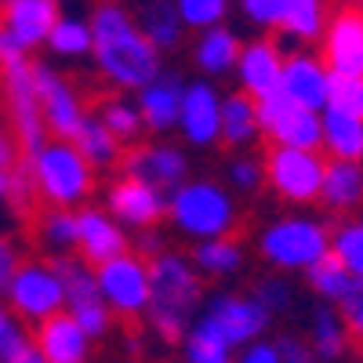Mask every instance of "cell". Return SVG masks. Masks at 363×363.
<instances>
[{"label": "cell", "mask_w": 363, "mask_h": 363, "mask_svg": "<svg viewBox=\"0 0 363 363\" xmlns=\"http://www.w3.org/2000/svg\"><path fill=\"white\" fill-rule=\"evenodd\" d=\"M229 178H233V186H236L240 193H258V189L265 186V182H262V164L251 160V157L233 160V164H229Z\"/></svg>", "instance_id": "cell-44"}, {"label": "cell", "mask_w": 363, "mask_h": 363, "mask_svg": "<svg viewBox=\"0 0 363 363\" xmlns=\"http://www.w3.org/2000/svg\"><path fill=\"white\" fill-rule=\"evenodd\" d=\"M327 77H330V73H327V66L320 62V58L294 51V55L284 58L280 91H284L294 106L316 113V109L327 106Z\"/></svg>", "instance_id": "cell-16"}, {"label": "cell", "mask_w": 363, "mask_h": 363, "mask_svg": "<svg viewBox=\"0 0 363 363\" xmlns=\"http://www.w3.org/2000/svg\"><path fill=\"white\" fill-rule=\"evenodd\" d=\"M178 124L186 131V138L193 145H211L218 142V128H222V102L215 95V87L196 80L186 87V99H182V113Z\"/></svg>", "instance_id": "cell-21"}, {"label": "cell", "mask_w": 363, "mask_h": 363, "mask_svg": "<svg viewBox=\"0 0 363 363\" xmlns=\"http://www.w3.org/2000/svg\"><path fill=\"white\" fill-rule=\"evenodd\" d=\"M356 284H359V280L335 258V251H327L316 265H309V287H313L320 298H327V301H345Z\"/></svg>", "instance_id": "cell-30"}, {"label": "cell", "mask_w": 363, "mask_h": 363, "mask_svg": "<svg viewBox=\"0 0 363 363\" xmlns=\"http://www.w3.org/2000/svg\"><path fill=\"white\" fill-rule=\"evenodd\" d=\"M18 58H26V48L8 33V29H0V69L11 66V62H18Z\"/></svg>", "instance_id": "cell-48"}, {"label": "cell", "mask_w": 363, "mask_h": 363, "mask_svg": "<svg viewBox=\"0 0 363 363\" xmlns=\"http://www.w3.org/2000/svg\"><path fill=\"white\" fill-rule=\"evenodd\" d=\"M48 48L62 58H80L91 51V26L84 18H58L51 37H48Z\"/></svg>", "instance_id": "cell-34"}, {"label": "cell", "mask_w": 363, "mask_h": 363, "mask_svg": "<svg viewBox=\"0 0 363 363\" xmlns=\"http://www.w3.org/2000/svg\"><path fill=\"white\" fill-rule=\"evenodd\" d=\"M77 247H80V262L91 269H102L106 262L128 255V240L116 229V222H109L102 211L84 207L77 215Z\"/></svg>", "instance_id": "cell-17"}, {"label": "cell", "mask_w": 363, "mask_h": 363, "mask_svg": "<svg viewBox=\"0 0 363 363\" xmlns=\"http://www.w3.org/2000/svg\"><path fill=\"white\" fill-rule=\"evenodd\" d=\"M327 0H287V11L280 18V33L291 37V40H320L323 29H327Z\"/></svg>", "instance_id": "cell-28"}, {"label": "cell", "mask_w": 363, "mask_h": 363, "mask_svg": "<svg viewBox=\"0 0 363 363\" xmlns=\"http://www.w3.org/2000/svg\"><path fill=\"white\" fill-rule=\"evenodd\" d=\"M349 4H356V8H363V0H349Z\"/></svg>", "instance_id": "cell-52"}, {"label": "cell", "mask_w": 363, "mask_h": 363, "mask_svg": "<svg viewBox=\"0 0 363 363\" xmlns=\"http://www.w3.org/2000/svg\"><path fill=\"white\" fill-rule=\"evenodd\" d=\"M255 138H258V102L247 91H233L229 99H222L218 142H222V149H240Z\"/></svg>", "instance_id": "cell-25"}, {"label": "cell", "mask_w": 363, "mask_h": 363, "mask_svg": "<svg viewBox=\"0 0 363 363\" xmlns=\"http://www.w3.org/2000/svg\"><path fill=\"white\" fill-rule=\"evenodd\" d=\"M120 174H135L142 182H149L153 189H174L182 186L186 178V157L178 153L174 145H145V142H135V145H124L120 157L113 164Z\"/></svg>", "instance_id": "cell-13"}, {"label": "cell", "mask_w": 363, "mask_h": 363, "mask_svg": "<svg viewBox=\"0 0 363 363\" xmlns=\"http://www.w3.org/2000/svg\"><path fill=\"white\" fill-rule=\"evenodd\" d=\"M167 211H171V222L189 236H203V240L247 236V225L240 222L229 193L218 189L215 182H189V186H178Z\"/></svg>", "instance_id": "cell-5"}, {"label": "cell", "mask_w": 363, "mask_h": 363, "mask_svg": "<svg viewBox=\"0 0 363 363\" xmlns=\"http://www.w3.org/2000/svg\"><path fill=\"white\" fill-rule=\"evenodd\" d=\"M240 11H244L247 22H255V26L277 29L284 11H287V0H240Z\"/></svg>", "instance_id": "cell-43"}, {"label": "cell", "mask_w": 363, "mask_h": 363, "mask_svg": "<svg viewBox=\"0 0 363 363\" xmlns=\"http://www.w3.org/2000/svg\"><path fill=\"white\" fill-rule=\"evenodd\" d=\"M174 11H178L182 26L211 29V26H222V18L229 11V0H174Z\"/></svg>", "instance_id": "cell-38"}, {"label": "cell", "mask_w": 363, "mask_h": 363, "mask_svg": "<svg viewBox=\"0 0 363 363\" xmlns=\"http://www.w3.org/2000/svg\"><path fill=\"white\" fill-rule=\"evenodd\" d=\"M0 91H4V113H8V128L18 142V153L22 164H29L44 142V113H40V99H37V87H33V62H18L0 69Z\"/></svg>", "instance_id": "cell-7"}, {"label": "cell", "mask_w": 363, "mask_h": 363, "mask_svg": "<svg viewBox=\"0 0 363 363\" xmlns=\"http://www.w3.org/2000/svg\"><path fill=\"white\" fill-rule=\"evenodd\" d=\"M102 124L106 131L120 142V145H135L142 142V116H138V106H128L124 99H116V95H106L102 99Z\"/></svg>", "instance_id": "cell-32"}, {"label": "cell", "mask_w": 363, "mask_h": 363, "mask_svg": "<svg viewBox=\"0 0 363 363\" xmlns=\"http://www.w3.org/2000/svg\"><path fill=\"white\" fill-rule=\"evenodd\" d=\"M95 280L102 298L109 301V313L120 320L124 327L128 345L142 349V330H145V309L149 298H153V287H149V265L142 255L128 251L113 262H106L102 269H95Z\"/></svg>", "instance_id": "cell-3"}, {"label": "cell", "mask_w": 363, "mask_h": 363, "mask_svg": "<svg viewBox=\"0 0 363 363\" xmlns=\"http://www.w3.org/2000/svg\"><path fill=\"white\" fill-rule=\"evenodd\" d=\"M91 51L102 77L116 87H145L160 77V51L142 37L131 11L116 0H99L91 11Z\"/></svg>", "instance_id": "cell-1"}, {"label": "cell", "mask_w": 363, "mask_h": 363, "mask_svg": "<svg viewBox=\"0 0 363 363\" xmlns=\"http://www.w3.org/2000/svg\"><path fill=\"white\" fill-rule=\"evenodd\" d=\"M8 294H11L15 313L33 323L62 313V301H66L62 280L55 277V269L48 262H22L15 280L8 284Z\"/></svg>", "instance_id": "cell-11"}, {"label": "cell", "mask_w": 363, "mask_h": 363, "mask_svg": "<svg viewBox=\"0 0 363 363\" xmlns=\"http://www.w3.org/2000/svg\"><path fill=\"white\" fill-rule=\"evenodd\" d=\"M33 349L44 363H84L87 359V335L77 327L69 313H55L37 323Z\"/></svg>", "instance_id": "cell-19"}, {"label": "cell", "mask_w": 363, "mask_h": 363, "mask_svg": "<svg viewBox=\"0 0 363 363\" xmlns=\"http://www.w3.org/2000/svg\"><path fill=\"white\" fill-rule=\"evenodd\" d=\"M109 211L120 222L149 229L167 211V203H164V193L153 189L149 182H142L135 174H120L109 186Z\"/></svg>", "instance_id": "cell-15"}, {"label": "cell", "mask_w": 363, "mask_h": 363, "mask_svg": "<svg viewBox=\"0 0 363 363\" xmlns=\"http://www.w3.org/2000/svg\"><path fill=\"white\" fill-rule=\"evenodd\" d=\"M37 229H40V236L48 240L51 247H73L77 244V215L73 211L44 207L40 218H37Z\"/></svg>", "instance_id": "cell-39"}, {"label": "cell", "mask_w": 363, "mask_h": 363, "mask_svg": "<svg viewBox=\"0 0 363 363\" xmlns=\"http://www.w3.org/2000/svg\"><path fill=\"white\" fill-rule=\"evenodd\" d=\"M58 18L62 15H58V4H51V0H11V4L0 8V29H8L26 51L44 44Z\"/></svg>", "instance_id": "cell-20"}, {"label": "cell", "mask_w": 363, "mask_h": 363, "mask_svg": "<svg viewBox=\"0 0 363 363\" xmlns=\"http://www.w3.org/2000/svg\"><path fill=\"white\" fill-rule=\"evenodd\" d=\"M323 149L330 153V160H345V164H363V120L327 109L323 120Z\"/></svg>", "instance_id": "cell-24"}, {"label": "cell", "mask_w": 363, "mask_h": 363, "mask_svg": "<svg viewBox=\"0 0 363 363\" xmlns=\"http://www.w3.org/2000/svg\"><path fill=\"white\" fill-rule=\"evenodd\" d=\"M4 4H11V0H0V8H4Z\"/></svg>", "instance_id": "cell-53"}, {"label": "cell", "mask_w": 363, "mask_h": 363, "mask_svg": "<svg viewBox=\"0 0 363 363\" xmlns=\"http://www.w3.org/2000/svg\"><path fill=\"white\" fill-rule=\"evenodd\" d=\"M258 306L265 309V313H287L291 309V301H294V294H291V284L287 280H277V277H265V280H258L255 284V294H251Z\"/></svg>", "instance_id": "cell-42"}, {"label": "cell", "mask_w": 363, "mask_h": 363, "mask_svg": "<svg viewBox=\"0 0 363 363\" xmlns=\"http://www.w3.org/2000/svg\"><path fill=\"white\" fill-rule=\"evenodd\" d=\"M258 102V135L262 142L287 145V149H323V128L320 116L294 106L284 91H269Z\"/></svg>", "instance_id": "cell-8"}, {"label": "cell", "mask_w": 363, "mask_h": 363, "mask_svg": "<svg viewBox=\"0 0 363 363\" xmlns=\"http://www.w3.org/2000/svg\"><path fill=\"white\" fill-rule=\"evenodd\" d=\"M240 51H244V44H240V37L233 33V29L225 26H211L203 29V37L196 40V66L207 73V77H225L229 69H236V58Z\"/></svg>", "instance_id": "cell-26"}, {"label": "cell", "mask_w": 363, "mask_h": 363, "mask_svg": "<svg viewBox=\"0 0 363 363\" xmlns=\"http://www.w3.org/2000/svg\"><path fill=\"white\" fill-rule=\"evenodd\" d=\"M262 182L287 203H320L327 157L320 149H287L262 142Z\"/></svg>", "instance_id": "cell-6"}, {"label": "cell", "mask_w": 363, "mask_h": 363, "mask_svg": "<svg viewBox=\"0 0 363 363\" xmlns=\"http://www.w3.org/2000/svg\"><path fill=\"white\" fill-rule=\"evenodd\" d=\"M244 258V236H218L196 247V265L207 277H225Z\"/></svg>", "instance_id": "cell-33"}, {"label": "cell", "mask_w": 363, "mask_h": 363, "mask_svg": "<svg viewBox=\"0 0 363 363\" xmlns=\"http://www.w3.org/2000/svg\"><path fill=\"white\" fill-rule=\"evenodd\" d=\"M272 349H277V359H280V363H320L316 352L301 342V338H294V335H280Z\"/></svg>", "instance_id": "cell-45"}, {"label": "cell", "mask_w": 363, "mask_h": 363, "mask_svg": "<svg viewBox=\"0 0 363 363\" xmlns=\"http://www.w3.org/2000/svg\"><path fill=\"white\" fill-rule=\"evenodd\" d=\"M182 99H186V84H182L178 73H164L157 80H149L142 87V99H138V116L149 131H171L178 124V113H182Z\"/></svg>", "instance_id": "cell-22"}, {"label": "cell", "mask_w": 363, "mask_h": 363, "mask_svg": "<svg viewBox=\"0 0 363 363\" xmlns=\"http://www.w3.org/2000/svg\"><path fill=\"white\" fill-rule=\"evenodd\" d=\"M22 251L11 244L8 236H0V287H8L11 280H15V272L22 269Z\"/></svg>", "instance_id": "cell-46"}, {"label": "cell", "mask_w": 363, "mask_h": 363, "mask_svg": "<svg viewBox=\"0 0 363 363\" xmlns=\"http://www.w3.org/2000/svg\"><path fill=\"white\" fill-rule=\"evenodd\" d=\"M262 258L277 269H309L330 251V236L320 222L284 218L262 236Z\"/></svg>", "instance_id": "cell-9"}, {"label": "cell", "mask_w": 363, "mask_h": 363, "mask_svg": "<svg viewBox=\"0 0 363 363\" xmlns=\"http://www.w3.org/2000/svg\"><path fill=\"white\" fill-rule=\"evenodd\" d=\"M18 164H22L18 142H15V135H11V128H8V120L0 116V167H4V171H15Z\"/></svg>", "instance_id": "cell-47"}, {"label": "cell", "mask_w": 363, "mask_h": 363, "mask_svg": "<svg viewBox=\"0 0 363 363\" xmlns=\"http://www.w3.org/2000/svg\"><path fill=\"white\" fill-rule=\"evenodd\" d=\"M313 352L323 359H338L345 352V335H342V320L335 316V309L320 306L313 313Z\"/></svg>", "instance_id": "cell-35"}, {"label": "cell", "mask_w": 363, "mask_h": 363, "mask_svg": "<svg viewBox=\"0 0 363 363\" xmlns=\"http://www.w3.org/2000/svg\"><path fill=\"white\" fill-rule=\"evenodd\" d=\"M189 363H229V345L207 320L189 335Z\"/></svg>", "instance_id": "cell-40"}, {"label": "cell", "mask_w": 363, "mask_h": 363, "mask_svg": "<svg viewBox=\"0 0 363 363\" xmlns=\"http://www.w3.org/2000/svg\"><path fill=\"white\" fill-rule=\"evenodd\" d=\"M73 149H77V153H80L91 167H113L124 145H120V142L106 131V124H102L99 116H84L80 131L73 135Z\"/></svg>", "instance_id": "cell-29"}, {"label": "cell", "mask_w": 363, "mask_h": 363, "mask_svg": "<svg viewBox=\"0 0 363 363\" xmlns=\"http://www.w3.org/2000/svg\"><path fill=\"white\" fill-rule=\"evenodd\" d=\"M211 327L225 338V345H244L251 338H258L269 327V313L247 294H222L211 301V313L203 316Z\"/></svg>", "instance_id": "cell-14"}, {"label": "cell", "mask_w": 363, "mask_h": 363, "mask_svg": "<svg viewBox=\"0 0 363 363\" xmlns=\"http://www.w3.org/2000/svg\"><path fill=\"white\" fill-rule=\"evenodd\" d=\"M327 109H338L363 120V77L330 73L327 77Z\"/></svg>", "instance_id": "cell-36"}, {"label": "cell", "mask_w": 363, "mask_h": 363, "mask_svg": "<svg viewBox=\"0 0 363 363\" xmlns=\"http://www.w3.org/2000/svg\"><path fill=\"white\" fill-rule=\"evenodd\" d=\"M33 87H37V99H40L44 128L55 135V142H73V135L80 131L84 116H87L80 95L44 62H33Z\"/></svg>", "instance_id": "cell-12"}, {"label": "cell", "mask_w": 363, "mask_h": 363, "mask_svg": "<svg viewBox=\"0 0 363 363\" xmlns=\"http://www.w3.org/2000/svg\"><path fill=\"white\" fill-rule=\"evenodd\" d=\"M327 236L335 240V258L352 272L356 280H363V218H345V222H330Z\"/></svg>", "instance_id": "cell-31"}, {"label": "cell", "mask_w": 363, "mask_h": 363, "mask_svg": "<svg viewBox=\"0 0 363 363\" xmlns=\"http://www.w3.org/2000/svg\"><path fill=\"white\" fill-rule=\"evenodd\" d=\"M8 193H11V171L0 167V200H8Z\"/></svg>", "instance_id": "cell-50"}, {"label": "cell", "mask_w": 363, "mask_h": 363, "mask_svg": "<svg viewBox=\"0 0 363 363\" xmlns=\"http://www.w3.org/2000/svg\"><path fill=\"white\" fill-rule=\"evenodd\" d=\"M338 320H342L345 349L363 363V280L352 287V294L345 301H338Z\"/></svg>", "instance_id": "cell-37"}, {"label": "cell", "mask_w": 363, "mask_h": 363, "mask_svg": "<svg viewBox=\"0 0 363 363\" xmlns=\"http://www.w3.org/2000/svg\"><path fill=\"white\" fill-rule=\"evenodd\" d=\"M320 40H323L320 62L327 66V73L363 77V8L338 4L330 11Z\"/></svg>", "instance_id": "cell-10"}, {"label": "cell", "mask_w": 363, "mask_h": 363, "mask_svg": "<svg viewBox=\"0 0 363 363\" xmlns=\"http://www.w3.org/2000/svg\"><path fill=\"white\" fill-rule=\"evenodd\" d=\"M138 29L157 51H174L182 44V33H186V26H182L174 11V0H145L138 15Z\"/></svg>", "instance_id": "cell-27"}, {"label": "cell", "mask_w": 363, "mask_h": 363, "mask_svg": "<svg viewBox=\"0 0 363 363\" xmlns=\"http://www.w3.org/2000/svg\"><path fill=\"white\" fill-rule=\"evenodd\" d=\"M51 4H55V0H51Z\"/></svg>", "instance_id": "cell-54"}, {"label": "cell", "mask_w": 363, "mask_h": 363, "mask_svg": "<svg viewBox=\"0 0 363 363\" xmlns=\"http://www.w3.org/2000/svg\"><path fill=\"white\" fill-rule=\"evenodd\" d=\"M145 265H149V287H153V298H149V309H145L149 327L167 345H174L186 338L189 316L203 298V280L182 255L160 251L157 258H145Z\"/></svg>", "instance_id": "cell-2"}, {"label": "cell", "mask_w": 363, "mask_h": 363, "mask_svg": "<svg viewBox=\"0 0 363 363\" xmlns=\"http://www.w3.org/2000/svg\"><path fill=\"white\" fill-rule=\"evenodd\" d=\"M69 316L77 320V327L87 335V342H91V338H102L106 330L113 327V313H109V306H106L102 298H95V301H80V306H73Z\"/></svg>", "instance_id": "cell-41"}, {"label": "cell", "mask_w": 363, "mask_h": 363, "mask_svg": "<svg viewBox=\"0 0 363 363\" xmlns=\"http://www.w3.org/2000/svg\"><path fill=\"white\" fill-rule=\"evenodd\" d=\"M29 174H33L40 203L55 211H69L95 193V167L77 153L73 142H48L29 160Z\"/></svg>", "instance_id": "cell-4"}, {"label": "cell", "mask_w": 363, "mask_h": 363, "mask_svg": "<svg viewBox=\"0 0 363 363\" xmlns=\"http://www.w3.org/2000/svg\"><path fill=\"white\" fill-rule=\"evenodd\" d=\"M240 363H280V359H277V349L272 345H251Z\"/></svg>", "instance_id": "cell-49"}, {"label": "cell", "mask_w": 363, "mask_h": 363, "mask_svg": "<svg viewBox=\"0 0 363 363\" xmlns=\"http://www.w3.org/2000/svg\"><path fill=\"white\" fill-rule=\"evenodd\" d=\"M15 363H44V359H40V352H37V349H29V352H26V356H18Z\"/></svg>", "instance_id": "cell-51"}, {"label": "cell", "mask_w": 363, "mask_h": 363, "mask_svg": "<svg viewBox=\"0 0 363 363\" xmlns=\"http://www.w3.org/2000/svg\"><path fill=\"white\" fill-rule=\"evenodd\" d=\"M363 203V167L345 164V160H327L323 171V189H320V207L330 218H345L349 211Z\"/></svg>", "instance_id": "cell-23"}, {"label": "cell", "mask_w": 363, "mask_h": 363, "mask_svg": "<svg viewBox=\"0 0 363 363\" xmlns=\"http://www.w3.org/2000/svg\"><path fill=\"white\" fill-rule=\"evenodd\" d=\"M280 73H284V55H280L277 40H251V44H244V51L236 58L240 91H247L251 99H265L269 91H277Z\"/></svg>", "instance_id": "cell-18"}]
</instances>
